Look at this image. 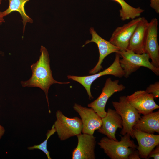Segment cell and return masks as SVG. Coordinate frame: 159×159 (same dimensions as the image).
<instances>
[{
    "mask_svg": "<svg viewBox=\"0 0 159 159\" xmlns=\"http://www.w3.org/2000/svg\"><path fill=\"white\" fill-rule=\"evenodd\" d=\"M41 55L39 59L31 66L32 72L30 78L27 81L21 82L23 87H37L40 88L44 92L46 97L49 109L51 113L48 101V94L50 86L54 84H68L69 82H62L55 80L52 76L50 66L49 54L47 49L43 46L40 49Z\"/></svg>",
    "mask_w": 159,
    "mask_h": 159,
    "instance_id": "1",
    "label": "cell"
},
{
    "mask_svg": "<svg viewBox=\"0 0 159 159\" xmlns=\"http://www.w3.org/2000/svg\"><path fill=\"white\" fill-rule=\"evenodd\" d=\"M130 137V135L127 133L118 141L105 137L101 138L98 144L111 159H128L137 146Z\"/></svg>",
    "mask_w": 159,
    "mask_h": 159,
    "instance_id": "2",
    "label": "cell"
},
{
    "mask_svg": "<svg viewBox=\"0 0 159 159\" xmlns=\"http://www.w3.org/2000/svg\"><path fill=\"white\" fill-rule=\"evenodd\" d=\"M118 53L122 58L120 59L119 62L124 71L125 77L128 78L141 67L150 69L157 76L159 75V69L150 61L149 56L147 53L138 54L127 49L125 51H119Z\"/></svg>",
    "mask_w": 159,
    "mask_h": 159,
    "instance_id": "3",
    "label": "cell"
},
{
    "mask_svg": "<svg viewBox=\"0 0 159 159\" xmlns=\"http://www.w3.org/2000/svg\"><path fill=\"white\" fill-rule=\"evenodd\" d=\"M112 103L122 118V128L120 134L123 135L128 133L132 138H135L133 127L141 117L140 114L128 102L126 96L120 97L118 102L113 101Z\"/></svg>",
    "mask_w": 159,
    "mask_h": 159,
    "instance_id": "4",
    "label": "cell"
},
{
    "mask_svg": "<svg viewBox=\"0 0 159 159\" xmlns=\"http://www.w3.org/2000/svg\"><path fill=\"white\" fill-rule=\"evenodd\" d=\"M56 120L54 125L61 140H65L82 133L83 126L80 118L77 117H67L60 110L56 111Z\"/></svg>",
    "mask_w": 159,
    "mask_h": 159,
    "instance_id": "5",
    "label": "cell"
},
{
    "mask_svg": "<svg viewBox=\"0 0 159 159\" xmlns=\"http://www.w3.org/2000/svg\"><path fill=\"white\" fill-rule=\"evenodd\" d=\"M120 57L118 53H116L115 58L112 63L109 67L103 71L96 73L93 75L78 76L68 75L67 78L76 81L82 85L86 90L88 95L89 99L90 100L93 99L91 92V87L93 82L98 78L105 75H112L121 78L124 76V72L121 68L119 62Z\"/></svg>",
    "mask_w": 159,
    "mask_h": 159,
    "instance_id": "6",
    "label": "cell"
},
{
    "mask_svg": "<svg viewBox=\"0 0 159 159\" xmlns=\"http://www.w3.org/2000/svg\"><path fill=\"white\" fill-rule=\"evenodd\" d=\"M125 86L119 84L118 80H112L110 78L107 79L101 93L96 100L88 104L89 107L92 108L102 118L107 113L105 108L109 98L115 93L124 90Z\"/></svg>",
    "mask_w": 159,
    "mask_h": 159,
    "instance_id": "7",
    "label": "cell"
},
{
    "mask_svg": "<svg viewBox=\"0 0 159 159\" xmlns=\"http://www.w3.org/2000/svg\"><path fill=\"white\" fill-rule=\"evenodd\" d=\"M141 19L139 17L121 26L117 27L112 33L109 41L118 47L119 51L127 50L130 40Z\"/></svg>",
    "mask_w": 159,
    "mask_h": 159,
    "instance_id": "8",
    "label": "cell"
},
{
    "mask_svg": "<svg viewBox=\"0 0 159 159\" xmlns=\"http://www.w3.org/2000/svg\"><path fill=\"white\" fill-rule=\"evenodd\" d=\"M129 104L140 114L145 115L158 109L159 106L155 102L153 95L145 90H138L126 96Z\"/></svg>",
    "mask_w": 159,
    "mask_h": 159,
    "instance_id": "9",
    "label": "cell"
},
{
    "mask_svg": "<svg viewBox=\"0 0 159 159\" xmlns=\"http://www.w3.org/2000/svg\"><path fill=\"white\" fill-rule=\"evenodd\" d=\"M73 109L80 115L82 124V133L93 135L102 124V118L92 108L75 103Z\"/></svg>",
    "mask_w": 159,
    "mask_h": 159,
    "instance_id": "10",
    "label": "cell"
},
{
    "mask_svg": "<svg viewBox=\"0 0 159 159\" xmlns=\"http://www.w3.org/2000/svg\"><path fill=\"white\" fill-rule=\"evenodd\" d=\"M90 32L92 35V39L90 40L87 41L82 47L90 42H94L97 45L99 52V60L95 67L89 72V74H94L100 72L102 69V64L106 57L112 53H118L119 49L109 41H107L100 36L93 27L90 28Z\"/></svg>",
    "mask_w": 159,
    "mask_h": 159,
    "instance_id": "11",
    "label": "cell"
},
{
    "mask_svg": "<svg viewBox=\"0 0 159 159\" xmlns=\"http://www.w3.org/2000/svg\"><path fill=\"white\" fill-rule=\"evenodd\" d=\"M158 21L152 19L149 22L145 40V52L151 60V63L159 69V45L158 40Z\"/></svg>",
    "mask_w": 159,
    "mask_h": 159,
    "instance_id": "12",
    "label": "cell"
},
{
    "mask_svg": "<svg viewBox=\"0 0 159 159\" xmlns=\"http://www.w3.org/2000/svg\"><path fill=\"white\" fill-rule=\"evenodd\" d=\"M77 144L72 153V159H95L96 141L93 135L81 133L77 136Z\"/></svg>",
    "mask_w": 159,
    "mask_h": 159,
    "instance_id": "13",
    "label": "cell"
},
{
    "mask_svg": "<svg viewBox=\"0 0 159 159\" xmlns=\"http://www.w3.org/2000/svg\"><path fill=\"white\" fill-rule=\"evenodd\" d=\"M102 119V124L98 130V132L110 139L117 140L115 136L117 130L122 128L120 116L115 110L109 108L105 116Z\"/></svg>",
    "mask_w": 159,
    "mask_h": 159,
    "instance_id": "14",
    "label": "cell"
},
{
    "mask_svg": "<svg viewBox=\"0 0 159 159\" xmlns=\"http://www.w3.org/2000/svg\"><path fill=\"white\" fill-rule=\"evenodd\" d=\"M133 133L138 143L136 149L140 158L148 159L150 151L159 144V135L144 132L134 129Z\"/></svg>",
    "mask_w": 159,
    "mask_h": 159,
    "instance_id": "15",
    "label": "cell"
},
{
    "mask_svg": "<svg viewBox=\"0 0 159 159\" xmlns=\"http://www.w3.org/2000/svg\"><path fill=\"white\" fill-rule=\"evenodd\" d=\"M149 23L145 18L141 17L130 40L127 49L138 54L145 53V44Z\"/></svg>",
    "mask_w": 159,
    "mask_h": 159,
    "instance_id": "16",
    "label": "cell"
},
{
    "mask_svg": "<svg viewBox=\"0 0 159 159\" xmlns=\"http://www.w3.org/2000/svg\"><path fill=\"white\" fill-rule=\"evenodd\" d=\"M133 129L150 134L159 133V110L144 115L138 119Z\"/></svg>",
    "mask_w": 159,
    "mask_h": 159,
    "instance_id": "17",
    "label": "cell"
},
{
    "mask_svg": "<svg viewBox=\"0 0 159 159\" xmlns=\"http://www.w3.org/2000/svg\"><path fill=\"white\" fill-rule=\"evenodd\" d=\"M9 5L8 8L2 12V15L4 17L10 13L14 11L18 12L20 14L22 19L23 25V32L25 26L28 22L32 23L33 20L26 14L24 9L26 3L29 0H8Z\"/></svg>",
    "mask_w": 159,
    "mask_h": 159,
    "instance_id": "18",
    "label": "cell"
},
{
    "mask_svg": "<svg viewBox=\"0 0 159 159\" xmlns=\"http://www.w3.org/2000/svg\"><path fill=\"white\" fill-rule=\"evenodd\" d=\"M112 0L118 3L121 6L119 15L123 21L139 17L144 11L140 7L135 8L131 6L124 0Z\"/></svg>",
    "mask_w": 159,
    "mask_h": 159,
    "instance_id": "19",
    "label": "cell"
},
{
    "mask_svg": "<svg viewBox=\"0 0 159 159\" xmlns=\"http://www.w3.org/2000/svg\"><path fill=\"white\" fill-rule=\"evenodd\" d=\"M55 132H56L54 125H53L51 129L48 130L46 134V138L43 142L38 145H35L33 146L28 147V148L29 150L39 149L45 153L48 159H52L50 155L49 152L47 149V142L49 138Z\"/></svg>",
    "mask_w": 159,
    "mask_h": 159,
    "instance_id": "20",
    "label": "cell"
},
{
    "mask_svg": "<svg viewBox=\"0 0 159 159\" xmlns=\"http://www.w3.org/2000/svg\"><path fill=\"white\" fill-rule=\"evenodd\" d=\"M149 93L152 94L154 98L159 97V82L157 81L154 83L150 84L148 87L145 90Z\"/></svg>",
    "mask_w": 159,
    "mask_h": 159,
    "instance_id": "21",
    "label": "cell"
},
{
    "mask_svg": "<svg viewBox=\"0 0 159 159\" xmlns=\"http://www.w3.org/2000/svg\"><path fill=\"white\" fill-rule=\"evenodd\" d=\"M155 148L152 150L149 153L148 159L153 158L154 159L159 158V144L157 145Z\"/></svg>",
    "mask_w": 159,
    "mask_h": 159,
    "instance_id": "22",
    "label": "cell"
},
{
    "mask_svg": "<svg viewBox=\"0 0 159 159\" xmlns=\"http://www.w3.org/2000/svg\"><path fill=\"white\" fill-rule=\"evenodd\" d=\"M150 7L157 14L159 13V0H150Z\"/></svg>",
    "mask_w": 159,
    "mask_h": 159,
    "instance_id": "23",
    "label": "cell"
},
{
    "mask_svg": "<svg viewBox=\"0 0 159 159\" xmlns=\"http://www.w3.org/2000/svg\"><path fill=\"white\" fill-rule=\"evenodd\" d=\"M140 158L138 150H136L130 155L128 159H140Z\"/></svg>",
    "mask_w": 159,
    "mask_h": 159,
    "instance_id": "24",
    "label": "cell"
},
{
    "mask_svg": "<svg viewBox=\"0 0 159 159\" xmlns=\"http://www.w3.org/2000/svg\"><path fill=\"white\" fill-rule=\"evenodd\" d=\"M5 131V130L2 126L0 125V139L4 134Z\"/></svg>",
    "mask_w": 159,
    "mask_h": 159,
    "instance_id": "25",
    "label": "cell"
},
{
    "mask_svg": "<svg viewBox=\"0 0 159 159\" xmlns=\"http://www.w3.org/2000/svg\"><path fill=\"white\" fill-rule=\"evenodd\" d=\"M2 0H0V5L1 4ZM3 17L2 15V12L0 11V23L4 22V20Z\"/></svg>",
    "mask_w": 159,
    "mask_h": 159,
    "instance_id": "26",
    "label": "cell"
},
{
    "mask_svg": "<svg viewBox=\"0 0 159 159\" xmlns=\"http://www.w3.org/2000/svg\"></svg>",
    "mask_w": 159,
    "mask_h": 159,
    "instance_id": "27",
    "label": "cell"
}]
</instances>
